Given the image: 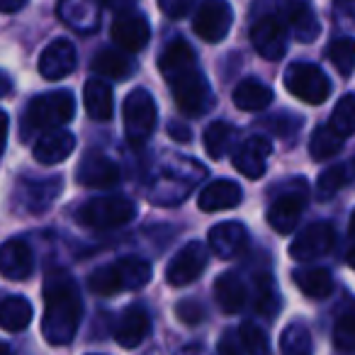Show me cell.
<instances>
[{
  "mask_svg": "<svg viewBox=\"0 0 355 355\" xmlns=\"http://www.w3.org/2000/svg\"><path fill=\"white\" fill-rule=\"evenodd\" d=\"M158 66H161V73L166 76L168 85H171L173 98H175L180 112L188 114V117H200L212 107V88L205 80L202 71L198 69L195 51L188 46V42H171L163 49Z\"/></svg>",
  "mask_w": 355,
  "mask_h": 355,
  "instance_id": "6da1fadb",
  "label": "cell"
},
{
  "mask_svg": "<svg viewBox=\"0 0 355 355\" xmlns=\"http://www.w3.org/2000/svg\"><path fill=\"white\" fill-rule=\"evenodd\" d=\"M83 316V300L76 280L66 270H49L44 277V319L42 334L51 345L73 340Z\"/></svg>",
  "mask_w": 355,
  "mask_h": 355,
  "instance_id": "7a4b0ae2",
  "label": "cell"
},
{
  "mask_svg": "<svg viewBox=\"0 0 355 355\" xmlns=\"http://www.w3.org/2000/svg\"><path fill=\"white\" fill-rule=\"evenodd\" d=\"M151 280V266L144 258L127 256L119 261L103 266L90 275L88 285L95 295H117L122 290H141L146 282Z\"/></svg>",
  "mask_w": 355,
  "mask_h": 355,
  "instance_id": "3957f363",
  "label": "cell"
},
{
  "mask_svg": "<svg viewBox=\"0 0 355 355\" xmlns=\"http://www.w3.org/2000/svg\"><path fill=\"white\" fill-rule=\"evenodd\" d=\"M76 112V100L69 90H54V93H42L37 98H32V103L27 105L25 112V124L27 129H59L66 122L73 119Z\"/></svg>",
  "mask_w": 355,
  "mask_h": 355,
  "instance_id": "277c9868",
  "label": "cell"
},
{
  "mask_svg": "<svg viewBox=\"0 0 355 355\" xmlns=\"http://www.w3.org/2000/svg\"><path fill=\"white\" fill-rule=\"evenodd\" d=\"M134 214H137V207L132 200L107 195V198H95L80 205L76 219L88 229H117L132 222Z\"/></svg>",
  "mask_w": 355,
  "mask_h": 355,
  "instance_id": "5b68a950",
  "label": "cell"
},
{
  "mask_svg": "<svg viewBox=\"0 0 355 355\" xmlns=\"http://www.w3.org/2000/svg\"><path fill=\"white\" fill-rule=\"evenodd\" d=\"M122 117H124L127 141L132 144V146H141L153 134V129H156V117H158L156 103H153V98L146 90L139 88L127 95L124 107H122Z\"/></svg>",
  "mask_w": 355,
  "mask_h": 355,
  "instance_id": "8992f818",
  "label": "cell"
},
{
  "mask_svg": "<svg viewBox=\"0 0 355 355\" xmlns=\"http://www.w3.org/2000/svg\"><path fill=\"white\" fill-rule=\"evenodd\" d=\"M285 88L302 103L321 105L331 95V80L326 78V73L319 66L300 61L285 71Z\"/></svg>",
  "mask_w": 355,
  "mask_h": 355,
  "instance_id": "52a82bcc",
  "label": "cell"
},
{
  "mask_svg": "<svg viewBox=\"0 0 355 355\" xmlns=\"http://www.w3.org/2000/svg\"><path fill=\"white\" fill-rule=\"evenodd\" d=\"M253 49L268 61H280L287 51V25L277 12L261 15L251 27Z\"/></svg>",
  "mask_w": 355,
  "mask_h": 355,
  "instance_id": "ba28073f",
  "label": "cell"
},
{
  "mask_svg": "<svg viewBox=\"0 0 355 355\" xmlns=\"http://www.w3.org/2000/svg\"><path fill=\"white\" fill-rule=\"evenodd\" d=\"M234 22V10L227 0H202L195 12V35L200 40L209 42V44H217L224 37L229 35Z\"/></svg>",
  "mask_w": 355,
  "mask_h": 355,
  "instance_id": "9c48e42d",
  "label": "cell"
},
{
  "mask_svg": "<svg viewBox=\"0 0 355 355\" xmlns=\"http://www.w3.org/2000/svg\"><path fill=\"white\" fill-rule=\"evenodd\" d=\"M207 263H209V251L205 248V243L193 241V243H188V246L180 248L178 256L168 263L166 277L173 287H185L202 275Z\"/></svg>",
  "mask_w": 355,
  "mask_h": 355,
  "instance_id": "30bf717a",
  "label": "cell"
},
{
  "mask_svg": "<svg viewBox=\"0 0 355 355\" xmlns=\"http://www.w3.org/2000/svg\"><path fill=\"white\" fill-rule=\"evenodd\" d=\"M336 234L334 227L326 222H316L309 224L295 241L290 243V256L295 261H314V258L324 256L334 248Z\"/></svg>",
  "mask_w": 355,
  "mask_h": 355,
  "instance_id": "8fae6325",
  "label": "cell"
},
{
  "mask_svg": "<svg viewBox=\"0 0 355 355\" xmlns=\"http://www.w3.org/2000/svg\"><path fill=\"white\" fill-rule=\"evenodd\" d=\"M78 64V54H76V46L69 40H54L44 46L40 56V73L46 80H61L69 73L76 71Z\"/></svg>",
  "mask_w": 355,
  "mask_h": 355,
  "instance_id": "7c38bea8",
  "label": "cell"
},
{
  "mask_svg": "<svg viewBox=\"0 0 355 355\" xmlns=\"http://www.w3.org/2000/svg\"><path fill=\"white\" fill-rule=\"evenodd\" d=\"M272 153V144L266 137H251L236 148L234 153V168H236L241 175L258 180V178L266 173L268 158Z\"/></svg>",
  "mask_w": 355,
  "mask_h": 355,
  "instance_id": "4fadbf2b",
  "label": "cell"
},
{
  "mask_svg": "<svg viewBox=\"0 0 355 355\" xmlns=\"http://www.w3.org/2000/svg\"><path fill=\"white\" fill-rule=\"evenodd\" d=\"M112 40L127 51H141L151 40V27L141 12H122L112 22Z\"/></svg>",
  "mask_w": 355,
  "mask_h": 355,
  "instance_id": "5bb4252c",
  "label": "cell"
},
{
  "mask_svg": "<svg viewBox=\"0 0 355 355\" xmlns=\"http://www.w3.org/2000/svg\"><path fill=\"white\" fill-rule=\"evenodd\" d=\"M207 241H209V248L217 258L222 261H229V258H236L246 251L248 246V232L243 224L239 222H222L217 227L209 229L207 234Z\"/></svg>",
  "mask_w": 355,
  "mask_h": 355,
  "instance_id": "9a60e30c",
  "label": "cell"
},
{
  "mask_svg": "<svg viewBox=\"0 0 355 355\" xmlns=\"http://www.w3.org/2000/svg\"><path fill=\"white\" fill-rule=\"evenodd\" d=\"M78 183L85 188H112L119 183V168L105 153H85L78 166Z\"/></svg>",
  "mask_w": 355,
  "mask_h": 355,
  "instance_id": "2e32d148",
  "label": "cell"
},
{
  "mask_svg": "<svg viewBox=\"0 0 355 355\" xmlns=\"http://www.w3.org/2000/svg\"><path fill=\"white\" fill-rule=\"evenodd\" d=\"M304 205H306V195L302 190L280 195L270 205V209H268V224L277 234H290L297 227V222H300L302 212H304Z\"/></svg>",
  "mask_w": 355,
  "mask_h": 355,
  "instance_id": "e0dca14e",
  "label": "cell"
},
{
  "mask_svg": "<svg viewBox=\"0 0 355 355\" xmlns=\"http://www.w3.org/2000/svg\"><path fill=\"white\" fill-rule=\"evenodd\" d=\"M282 20H285L287 30H292V35L300 42H314L319 37L321 27L316 20L314 10L306 6L304 0H285L280 8Z\"/></svg>",
  "mask_w": 355,
  "mask_h": 355,
  "instance_id": "ac0fdd59",
  "label": "cell"
},
{
  "mask_svg": "<svg viewBox=\"0 0 355 355\" xmlns=\"http://www.w3.org/2000/svg\"><path fill=\"white\" fill-rule=\"evenodd\" d=\"M148 329H151V316H148L146 306L134 304L129 309H124V314L117 319L114 338H117V343L122 348H137L148 336Z\"/></svg>",
  "mask_w": 355,
  "mask_h": 355,
  "instance_id": "d6986e66",
  "label": "cell"
},
{
  "mask_svg": "<svg viewBox=\"0 0 355 355\" xmlns=\"http://www.w3.org/2000/svg\"><path fill=\"white\" fill-rule=\"evenodd\" d=\"M35 261H32V248L22 239H10L0 246V275L8 280H25L30 277Z\"/></svg>",
  "mask_w": 355,
  "mask_h": 355,
  "instance_id": "ffe728a7",
  "label": "cell"
},
{
  "mask_svg": "<svg viewBox=\"0 0 355 355\" xmlns=\"http://www.w3.org/2000/svg\"><path fill=\"white\" fill-rule=\"evenodd\" d=\"M76 148V137L66 129H51L44 137L37 139L35 144V158L44 166H54V163H61L73 153Z\"/></svg>",
  "mask_w": 355,
  "mask_h": 355,
  "instance_id": "44dd1931",
  "label": "cell"
},
{
  "mask_svg": "<svg viewBox=\"0 0 355 355\" xmlns=\"http://www.w3.org/2000/svg\"><path fill=\"white\" fill-rule=\"evenodd\" d=\"M243 193L234 180H212L207 188L200 193L198 205L202 212H224V209H234L241 202Z\"/></svg>",
  "mask_w": 355,
  "mask_h": 355,
  "instance_id": "7402d4cb",
  "label": "cell"
},
{
  "mask_svg": "<svg viewBox=\"0 0 355 355\" xmlns=\"http://www.w3.org/2000/svg\"><path fill=\"white\" fill-rule=\"evenodd\" d=\"M61 178H46V180H37V183H30V180H25V183L20 185V190H17V198H20L22 207L30 209V212H42V209L51 207L54 205V200L59 198L61 193Z\"/></svg>",
  "mask_w": 355,
  "mask_h": 355,
  "instance_id": "603a6c76",
  "label": "cell"
},
{
  "mask_svg": "<svg viewBox=\"0 0 355 355\" xmlns=\"http://www.w3.org/2000/svg\"><path fill=\"white\" fill-rule=\"evenodd\" d=\"M83 103H85V112H88L90 119H95V122H107L114 112L112 88L100 78H93L85 83Z\"/></svg>",
  "mask_w": 355,
  "mask_h": 355,
  "instance_id": "cb8c5ba5",
  "label": "cell"
},
{
  "mask_svg": "<svg viewBox=\"0 0 355 355\" xmlns=\"http://www.w3.org/2000/svg\"><path fill=\"white\" fill-rule=\"evenodd\" d=\"M214 297H217V304L222 306L224 314H236L246 304V285L236 272H224L214 282Z\"/></svg>",
  "mask_w": 355,
  "mask_h": 355,
  "instance_id": "d4e9b609",
  "label": "cell"
},
{
  "mask_svg": "<svg viewBox=\"0 0 355 355\" xmlns=\"http://www.w3.org/2000/svg\"><path fill=\"white\" fill-rule=\"evenodd\" d=\"M234 103L243 112H258L272 103V90L256 78H246L234 88Z\"/></svg>",
  "mask_w": 355,
  "mask_h": 355,
  "instance_id": "484cf974",
  "label": "cell"
},
{
  "mask_svg": "<svg viewBox=\"0 0 355 355\" xmlns=\"http://www.w3.org/2000/svg\"><path fill=\"white\" fill-rule=\"evenodd\" d=\"M295 285L311 300H324L334 292V277L326 268H302L295 270Z\"/></svg>",
  "mask_w": 355,
  "mask_h": 355,
  "instance_id": "4316f807",
  "label": "cell"
},
{
  "mask_svg": "<svg viewBox=\"0 0 355 355\" xmlns=\"http://www.w3.org/2000/svg\"><path fill=\"white\" fill-rule=\"evenodd\" d=\"M35 309L25 297H6L0 302V329L22 331L32 324Z\"/></svg>",
  "mask_w": 355,
  "mask_h": 355,
  "instance_id": "83f0119b",
  "label": "cell"
},
{
  "mask_svg": "<svg viewBox=\"0 0 355 355\" xmlns=\"http://www.w3.org/2000/svg\"><path fill=\"white\" fill-rule=\"evenodd\" d=\"M353 178H355V158H350V161L331 166L321 173L319 183H316V193H319L321 200H329L331 195H336L340 188H345Z\"/></svg>",
  "mask_w": 355,
  "mask_h": 355,
  "instance_id": "f1b7e54d",
  "label": "cell"
},
{
  "mask_svg": "<svg viewBox=\"0 0 355 355\" xmlns=\"http://www.w3.org/2000/svg\"><path fill=\"white\" fill-rule=\"evenodd\" d=\"M93 71L98 76H105V78L122 80L132 73V61L114 49H103L93 56Z\"/></svg>",
  "mask_w": 355,
  "mask_h": 355,
  "instance_id": "f546056e",
  "label": "cell"
},
{
  "mask_svg": "<svg viewBox=\"0 0 355 355\" xmlns=\"http://www.w3.org/2000/svg\"><path fill=\"white\" fill-rule=\"evenodd\" d=\"M343 139L334 127H319L309 139V153L316 161H326V158H334L336 153L343 148Z\"/></svg>",
  "mask_w": 355,
  "mask_h": 355,
  "instance_id": "4dcf8cb0",
  "label": "cell"
},
{
  "mask_svg": "<svg viewBox=\"0 0 355 355\" xmlns=\"http://www.w3.org/2000/svg\"><path fill=\"white\" fill-rule=\"evenodd\" d=\"M234 137H236V129L227 122H212L205 129V148L212 158H224L232 146Z\"/></svg>",
  "mask_w": 355,
  "mask_h": 355,
  "instance_id": "1f68e13d",
  "label": "cell"
},
{
  "mask_svg": "<svg viewBox=\"0 0 355 355\" xmlns=\"http://www.w3.org/2000/svg\"><path fill=\"white\" fill-rule=\"evenodd\" d=\"M334 343L340 350H355V302H345L334 326Z\"/></svg>",
  "mask_w": 355,
  "mask_h": 355,
  "instance_id": "d6a6232c",
  "label": "cell"
},
{
  "mask_svg": "<svg viewBox=\"0 0 355 355\" xmlns=\"http://www.w3.org/2000/svg\"><path fill=\"white\" fill-rule=\"evenodd\" d=\"M329 59L343 78H350L355 71V40L353 37H340V40L331 42Z\"/></svg>",
  "mask_w": 355,
  "mask_h": 355,
  "instance_id": "836d02e7",
  "label": "cell"
},
{
  "mask_svg": "<svg viewBox=\"0 0 355 355\" xmlns=\"http://www.w3.org/2000/svg\"><path fill=\"white\" fill-rule=\"evenodd\" d=\"M253 290H256V309L261 311L263 316L272 319V316L277 314V309H280V297H277L275 280L263 272V275L256 277V285H253Z\"/></svg>",
  "mask_w": 355,
  "mask_h": 355,
  "instance_id": "e575fe53",
  "label": "cell"
},
{
  "mask_svg": "<svg viewBox=\"0 0 355 355\" xmlns=\"http://www.w3.org/2000/svg\"><path fill=\"white\" fill-rule=\"evenodd\" d=\"M282 355H311V336L304 324H290L280 338Z\"/></svg>",
  "mask_w": 355,
  "mask_h": 355,
  "instance_id": "d590c367",
  "label": "cell"
},
{
  "mask_svg": "<svg viewBox=\"0 0 355 355\" xmlns=\"http://www.w3.org/2000/svg\"><path fill=\"white\" fill-rule=\"evenodd\" d=\"M340 137H348V134L355 132V95H343L338 100V105L334 107V114H331V124Z\"/></svg>",
  "mask_w": 355,
  "mask_h": 355,
  "instance_id": "8d00e7d4",
  "label": "cell"
},
{
  "mask_svg": "<svg viewBox=\"0 0 355 355\" xmlns=\"http://www.w3.org/2000/svg\"><path fill=\"white\" fill-rule=\"evenodd\" d=\"M239 336H241V343L248 355H270V340H268L266 331L258 329L256 324H251V321L241 324Z\"/></svg>",
  "mask_w": 355,
  "mask_h": 355,
  "instance_id": "74e56055",
  "label": "cell"
},
{
  "mask_svg": "<svg viewBox=\"0 0 355 355\" xmlns=\"http://www.w3.org/2000/svg\"><path fill=\"white\" fill-rule=\"evenodd\" d=\"M175 314H178V319L183 321V324H188V326H193V324H200V321L205 319V309H202V304H198V302H180L178 304V309H175Z\"/></svg>",
  "mask_w": 355,
  "mask_h": 355,
  "instance_id": "f35d334b",
  "label": "cell"
},
{
  "mask_svg": "<svg viewBox=\"0 0 355 355\" xmlns=\"http://www.w3.org/2000/svg\"><path fill=\"white\" fill-rule=\"evenodd\" d=\"M193 6H195V0H158L161 12L166 17H173V20L185 17L190 10H193Z\"/></svg>",
  "mask_w": 355,
  "mask_h": 355,
  "instance_id": "ab89813d",
  "label": "cell"
},
{
  "mask_svg": "<svg viewBox=\"0 0 355 355\" xmlns=\"http://www.w3.org/2000/svg\"><path fill=\"white\" fill-rule=\"evenodd\" d=\"M168 134H171L173 139H178V141H190V129L185 127V124L173 122L171 127H168Z\"/></svg>",
  "mask_w": 355,
  "mask_h": 355,
  "instance_id": "60d3db41",
  "label": "cell"
},
{
  "mask_svg": "<svg viewBox=\"0 0 355 355\" xmlns=\"http://www.w3.org/2000/svg\"><path fill=\"white\" fill-rule=\"evenodd\" d=\"M8 129H10V119H8V114L3 112V110H0V156H3V151H6Z\"/></svg>",
  "mask_w": 355,
  "mask_h": 355,
  "instance_id": "b9f144b4",
  "label": "cell"
},
{
  "mask_svg": "<svg viewBox=\"0 0 355 355\" xmlns=\"http://www.w3.org/2000/svg\"><path fill=\"white\" fill-rule=\"evenodd\" d=\"M217 353L219 355H241V353H239V348H236V343H234V340L229 338V336H224V338L219 340Z\"/></svg>",
  "mask_w": 355,
  "mask_h": 355,
  "instance_id": "7bdbcfd3",
  "label": "cell"
},
{
  "mask_svg": "<svg viewBox=\"0 0 355 355\" xmlns=\"http://www.w3.org/2000/svg\"><path fill=\"white\" fill-rule=\"evenodd\" d=\"M27 6V0H0V12H17Z\"/></svg>",
  "mask_w": 355,
  "mask_h": 355,
  "instance_id": "ee69618b",
  "label": "cell"
},
{
  "mask_svg": "<svg viewBox=\"0 0 355 355\" xmlns=\"http://www.w3.org/2000/svg\"><path fill=\"white\" fill-rule=\"evenodd\" d=\"M12 90V80H10V76L6 73V71H0V98L3 95H8Z\"/></svg>",
  "mask_w": 355,
  "mask_h": 355,
  "instance_id": "f6af8a7d",
  "label": "cell"
},
{
  "mask_svg": "<svg viewBox=\"0 0 355 355\" xmlns=\"http://www.w3.org/2000/svg\"><path fill=\"white\" fill-rule=\"evenodd\" d=\"M103 3L112 8H122V6H127V3H134V0H103Z\"/></svg>",
  "mask_w": 355,
  "mask_h": 355,
  "instance_id": "bcb514c9",
  "label": "cell"
},
{
  "mask_svg": "<svg viewBox=\"0 0 355 355\" xmlns=\"http://www.w3.org/2000/svg\"><path fill=\"white\" fill-rule=\"evenodd\" d=\"M348 266H350V268H353V270H355V246H353V248H350V251H348Z\"/></svg>",
  "mask_w": 355,
  "mask_h": 355,
  "instance_id": "7dc6e473",
  "label": "cell"
},
{
  "mask_svg": "<svg viewBox=\"0 0 355 355\" xmlns=\"http://www.w3.org/2000/svg\"><path fill=\"white\" fill-rule=\"evenodd\" d=\"M0 355H12L10 345H8V343H3V340H0Z\"/></svg>",
  "mask_w": 355,
  "mask_h": 355,
  "instance_id": "c3c4849f",
  "label": "cell"
},
{
  "mask_svg": "<svg viewBox=\"0 0 355 355\" xmlns=\"http://www.w3.org/2000/svg\"><path fill=\"white\" fill-rule=\"evenodd\" d=\"M350 236H355V212H353V217H350Z\"/></svg>",
  "mask_w": 355,
  "mask_h": 355,
  "instance_id": "681fc988",
  "label": "cell"
}]
</instances>
